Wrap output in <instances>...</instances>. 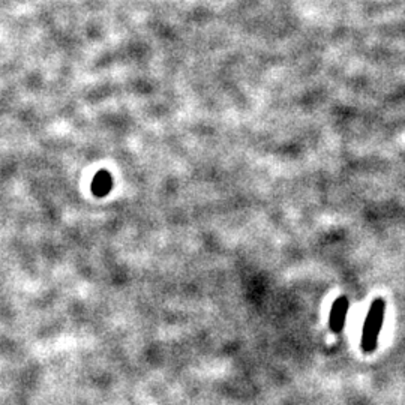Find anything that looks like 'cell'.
<instances>
[{"label":"cell","mask_w":405,"mask_h":405,"mask_svg":"<svg viewBox=\"0 0 405 405\" xmlns=\"http://www.w3.org/2000/svg\"><path fill=\"white\" fill-rule=\"evenodd\" d=\"M384 311H386V303L383 299H375L373 303H371L365 325H363V329H362L360 347L363 353H374L377 350L378 336L383 327Z\"/></svg>","instance_id":"1"},{"label":"cell","mask_w":405,"mask_h":405,"mask_svg":"<svg viewBox=\"0 0 405 405\" xmlns=\"http://www.w3.org/2000/svg\"><path fill=\"white\" fill-rule=\"evenodd\" d=\"M349 299L347 296H341L333 302L332 309H330V317H329V326L333 332H341L345 325V317L347 312H349Z\"/></svg>","instance_id":"2"},{"label":"cell","mask_w":405,"mask_h":405,"mask_svg":"<svg viewBox=\"0 0 405 405\" xmlns=\"http://www.w3.org/2000/svg\"><path fill=\"white\" fill-rule=\"evenodd\" d=\"M113 188V177L109 171H99L92 180V193L96 197L109 195Z\"/></svg>","instance_id":"3"}]
</instances>
